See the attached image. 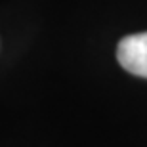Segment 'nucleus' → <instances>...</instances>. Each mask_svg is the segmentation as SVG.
Returning <instances> with one entry per match:
<instances>
[{"mask_svg": "<svg viewBox=\"0 0 147 147\" xmlns=\"http://www.w3.org/2000/svg\"><path fill=\"white\" fill-rule=\"evenodd\" d=\"M117 59L130 75L147 78V33L128 34L117 46Z\"/></svg>", "mask_w": 147, "mask_h": 147, "instance_id": "1", "label": "nucleus"}]
</instances>
